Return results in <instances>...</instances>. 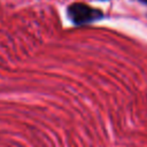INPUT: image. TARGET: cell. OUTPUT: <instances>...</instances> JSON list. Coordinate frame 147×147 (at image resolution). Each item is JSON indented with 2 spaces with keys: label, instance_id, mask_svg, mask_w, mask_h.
I'll use <instances>...</instances> for the list:
<instances>
[{
  "label": "cell",
  "instance_id": "6da1fadb",
  "mask_svg": "<svg viewBox=\"0 0 147 147\" xmlns=\"http://www.w3.org/2000/svg\"><path fill=\"white\" fill-rule=\"evenodd\" d=\"M68 16L74 24L84 25L101 20L103 17V13L85 3L76 2L68 7Z\"/></svg>",
  "mask_w": 147,
  "mask_h": 147
},
{
  "label": "cell",
  "instance_id": "7a4b0ae2",
  "mask_svg": "<svg viewBox=\"0 0 147 147\" xmlns=\"http://www.w3.org/2000/svg\"><path fill=\"white\" fill-rule=\"evenodd\" d=\"M139 1H141V2H142V3H145V5H146V6H147V0H139Z\"/></svg>",
  "mask_w": 147,
  "mask_h": 147
}]
</instances>
